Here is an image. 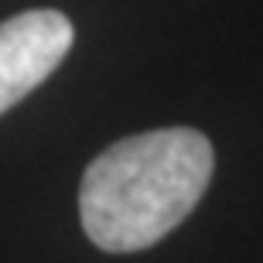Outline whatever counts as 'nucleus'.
<instances>
[{"instance_id":"1","label":"nucleus","mask_w":263,"mask_h":263,"mask_svg":"<svg viewBox=\"0 0 263 263\" xmlns=\"http://www.w3.org/2000/svg\"><path fill=\"white\" fill-rule=\"evenodd\" d=\"M212 167L209 137L192 127L117 140L82 175V229L106 253L147 250L188 219L209 188Z\"/></svg>"},{"instance_id":"2","label":"nucleus","mask_w":263,"mask_h":263,"mask_svg":"<svg viewBox=\"0 0 263 263\" xmlns=\"http://www.w3.org/2000/svg\"><path fill=\"white\" fill-rule=\"evenodd\" d=\"M72 21L62 10H24L0 24V113L62 65L72 48Z\"/></svg>"}]
</instances>
